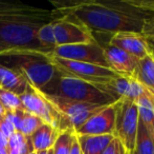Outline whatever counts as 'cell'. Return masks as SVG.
Instances as JSON below:
<instances>
[{
  "instance_id": "cell-5",
  "label": "cell",
  "mask_w": 154,
  "mask_h": 154,
  "mask_svg": "<svg viewBox=\"0 0 154 154\" xmlns=\"http://www.w3.org/2000/svg\"><path fill=\"white\" fill-rule=\"evenodd\" d=\"M42 94L60 117V131L70 129L75 132V130L83 126L93 114L105 107L71 100L64 97L54 96L44 93Z\"/></svg>"
},
{
  "instance_id": "cell-9",
  "label": "cell",
  "mask_w": 154,
  "mask_h": 154,
  "mask_svg": "<svg viewBox=\"0 0 154 154\" xmlns=\"http://www.w3.org/2000/svg\"><path fill=\"white\" fill-rule=\"evenodd\" d=\"M53 31L57 47L97 41L87 28L70 16H62L54 20Z\"/></svg>"
},
{
  "instance_id": "cell-15",
  "label": "cell",
  "mask_w": 154,
  "mask_h": 154,
  "mask_svg": "<svg viewBox=\"0 0 154 154\" xmlns=\"http://www.w3.org/2000/svg\"><path fill=\"white\" fill-rule=\"evenodd\" d=\"M27 84L29 82L21 73L0 64V89L20 96L25 92Z\"/></svg>"
},
{
  "instance_id": "cell-16",
  "label": "cell",
  "mask_w": 154,
  "mask_h": 154,
  "mask_svg": "<svg viewBox=\"0 0 154 154\" xmlns=\"http://www.w3.org/2000/svg\"><path fill=\"white\" fill-rule=\"evenodd\" d=\"M60 130L47 123H43L31 136V142L35 152H41L53 149L56 139L60 134Z\"/></svg>"
},
{
  "instance_id": "cell-21",
  "label": "cell",
  "mask_w": 154,
  "mask_h": 154,
  "mask_svg": "<svg viewBox=\"0 0 154 154\" xmlns=\"http://www.w3.org/2000/svg\"><path fill=\"white\" fill-rule=\"evenodd\" d=\"M37 40H38V43L41 47V49L46 53L51 54L55 50L57 45H56L55 36H54L53 31V21H51V22H48L47 25H43L42 28L39 29L38 33H37Z\"/></svg>"
},
{
  "instance_id": "cell-4",
  "label": "cell",
  "mask_w": 154,
  "mask_h": 154,
  "mask_svg": "<svg viewBox=\"0 0 154 154\" xmlns=\"http://www.w3.org/2000/svg\"><path fill=\"white\" fill-rule=\"evenodd\" d=\"M40 92L54 96L64 97L71 100L100 106H108L116 103L111 96L101 91L94 84H90L78 78L62 76L60 73Z\"/></svg>"
},
{
  "instance_id": "cell-13",
  "label": "cell",
  "mask_w": 154,
  "mask_h": 154,
  "mask_svg": "<svg viewBox=\"0 0 154 154\" xmlns=\"http://www.w3.org/2000/svg\"><path fill=\"white\" fill-rule=\"evenodd\" d=\"M108 44L122 50L137 60L146 57L152 52L147 39L140 33L133 32H121L112 34Z\"/></svg>"
},
{
  "instance_id": "cell-12",
  "label": "cell",
  "mask_w": 154,
  "mask_h": 154,
  "mask_svg": "<svg viewBox=\"0 0 154 154\" xmlns=\"http://www.w3.org/2000/svg\"><path fill=\"white\" fill-rule=\"evenodd\" d=\"M116 126V103L105 106L75 130L77 135H114Z\"/></svg>"
},
{
  "instance_id": "cell-17",
  "label": "cell",
  "mask_w": 154,
  "mask_h": 154,
  "mask_svg": "<svg viewBox=\"0 0 154 154\" xmlns=\"http://www.w3.org/2000/svg\"><path fill=\"white\" fill-rule=\"evenodd\" d=\"M132 77L135 78L149 92L154 93V56L151 54L137 60Z\"/></svg>"
},
{
  "instance_id": "cell-20",
  "label": "cell",
  "mask_w": 154,
  "mask_h": 154,
  "mask_svg": "<svg viewBox=\"0 0 154 154\" xmlns=\"http://www.w3.org/2000/svg\"><path fill=\"white\" fill-rule=\"evenodd\" d=\"M132 154H154V137L140 119Z\"/></svg>"
},
{
  "instance_id": "cell-28",
  "label": "cell",
  "mask_w": 154,
  "mask_h": 154,
  "mask_svg": "<svg viewBox=\"0 0 154 154\" xmlns=\"http://www.w3.org/2000/svg\"><path fill=\"white\" fill-rule=\"evenodd\" d=\"M8 154H29L31 152H34V148L31 142V137H27L25 142L17 146L16 148L8 151Z\"/></svg>"
},
{
  "instance_id": "cell-19",
  "label": "cell",
  "mask_w": 154,
  "mask_h": 154,
  "mask_svg": "<svg viewBox=\"0 0 154 154\" xmlns=\"http://www.w3.org/2000/svg\"><path fill=\"white\" fill-rule=\"evenodd\" d=\"M138 118L154 137V101L152 94L146 89V93L135 100Z\"/></svg>"
},
{
  "instance_id": "cell-29",
  "label": "cell",
  "mask_w": 154,
  "mask_h": 154,
  "mask_svg": "<svg viewBox=\"0 0 154 154\" xmlns=\"http://www.w3.org/2000/svg\"><path fill=\"white\" fill-rule=\"evenodd\" d=\"M0 131H1V133L4 135V137H5L6 139H8V138L12 136V134L15 132V129L12 126V123L8 120H6L3 117V118L0 120Z\"/></svg>"
},
{
  "instance_id": "cell-6",
  "label": "cell",
  "mask_w": 154,
  "mask_h": 154,
  "mask_svg": "<svg viewBox=\"0 0 154 154\" xmlns=\"http://www.w3.org/2000/svg\"><path fill=\"white\" fill-rule=\"evenodd\" d=\"M48 57L62 76L78 78L90 84H104L119 76L111 69L105 67L62 59L51 54H48Z\"/></svg>"
},
{
  "instance_id": "cell-31",
  "label": "cell",
  "mask_w": 154,
  "mask_h": 154,
  "mask_svg": "<svg viewBox=\"0 0 154 154\" xmlns=\"http://www.w3.org/2000/svg\"><path fill=\"white\" fill-rule=\"evenodd\" d=\"M6 146H8V139L0 131V148H6Z\"/></svg>"
},
{
  "instance_id": "cell-22",
  "label": "cell",
  "mask_w": 154,
  "mask_h": 154,
  "mask_svg": "<svg viewBox=\"0 0 154 154\" xmlns=\"http://www.w3.org/2000/svg\"><path fill=\"white\" fill-rule=\"evenodd\" d=\"M75 135V131L70 129L63 130L60 132L53 147V154H69Z\"/></svg>"
},
{
  "instance_id": "cell-32",
  "label": "cell",
  "mask_w": 154,
  "mask_h": 154,
  "mask_svg": "<svg viewBox=\"0 0 154 154\" xmlns=\"http://www.w3.org/2000/svg\"><path fill=\"white\" fill-rule=\"evenodd\" d=\"M5 113H6V111H5V109L3 108V106L0 103V120H1L2 118L4 117V115H5Z\"/></svg>"
},
{
  "instance_id": "cell-7",
  "label": "cell",
  "mask_w": 154,
  "mask_h": 154,
  "mask_svg": "<svg viewBox=\"0 0 154 154\" xmlns=\"http://www.w3.org/2000/svg\"><path fill=\"white\" fill-rule=\"evenodd\" d=\"M138 119L135 101L126 98L116 101L114 136L122 143L129 154H132L135 145Z\"/></svg>"
},
{
  "instance_id": "cell-37",
  "label": "cell",
  "mask_w": 154,
  "mask_h": 154,
  "mask_svg": "<svg viewBox=\"0 0 154 154\" xmlns=\"http://www.w3.org/2000/svg\"><path fill=\"white\" fill-rule=\"evenodd\" d=\"M150 93H151V92H150ZM152 94H153V95H154V93H152Z\"/></svg>"
},
{
  "instance_id": "cell-36",
  "label": "cell",
  "mask_w": 154,
  "mask_h": 154,
  "mask_svg": "<svg viewBox=\"0 0 154 154\" xmlns=\"http://www.w3.org/2000/svg\"><path fill=\"white\" fill-rule=\"evenodd\" d=\"M29 154H37V152H35V151H34V152H31Z\"/></svg>"
},
{
  "instance_id": "cell-10",
  "label": "cell",
  "mask_w": 154,
  "mask_h": 154,
  "mask_svg": "<svg viewBox=\"0 0 154 154\" xmlns=\"http://www.w3.org/2000/svg\"><path fill=\"white\" fill-rule=\"evenodd\" d=\"M20 100L25 112L39 117L44 123L60 130V117L39 90L27 84L26 90L20 95Z\"/></svg>"
},
{
  "instance_id": "cell-3",
  "label": "cell",
  "mask_w": 154,
  "mask_h": 154,
  "mask_svg": "<svg viewBox=\"0 0 154 154\" xmlns=\"http://www.w3.org/2000/svg\"><path fill=\"white\" fill-rule=\"evenodd\" d=\"M0 64L18 71L31 86L39 91H42L59 75L48 54L40 52L23 51L4 54L0 56Z\"/></svg>"
},
{
  "instance_id": "cell-33",
  "label": "cell",
  "mask_w": 154,
  "mask_h": 154,
  "mask_svg": "<svg viewBox=\"0 0 154 154\" xmlns=\"http://www.w3.org/2000/svg\"><path fill=\"white\" fill-rule=\"evenodd\" d=\"M37 154H53V149H49L46 151H41V152H37Z\"/></svg>"
},
{
  "instance_id": "cell-34",
  "label": "cell",
  "mask_w": 154,
  "mask_h": 154,
  "mask_svg": "<svg viewBox=\"0 0 154 154\" xmlns=\"http://www.w3.org/2000/svg\"><path fill=\"white\" fill-rule=\"evenodd\" d=\"M0 154H8L6 148H0Z\"/></svg>"
},
{
  "instance_id": "cell-18",
  "label": "cell",
  "mask_w": 154,
  "mask_h": 154,
  "mask_svg": "<svg viewBox=\"0 0 154 154\" xmlns=\"http://www.w3.org/2000/svg\"><path fill=\"white\" fill-rule=\"evenodd\" d=\"M77 135V134H75ZM112 134L106 135H77L82 154H103L113 138Z\"/></svg>"
},
{
  "instance_id": "cell-11",
  "label": "cell",
  "mask_w": 154,
  "mask_h": 154,
  "mask_svg": "<svg viewBox=\"0 0 154 154\" xmlns=\"http://www.w3.org/2000/svg\"><path fill=\"white\" fill-rule=\"evenodd\" d=\"M104 93L111 96L116 101L121 98H126L135 101L146 93V88L142 86L132 76H122L109 80L104 84H94Z\"/></svg>"
},
{
  "instance_id": "cell-26",
  "label": "cell",
  "mask_w": 154,
  "mask_h": 154,
  "mask_svg": "<svg viewBox=\"0 0 154 154\" xmlns=\"http://www.w3.org/2000/svg\"><path fill=\"white\" fill-rule=\"evenodd\" d=\"M140 34L147 39L151 49H154V17L146 22Z\"/></svg>"
},
{
  "instance_id": "cell-30",
  "label": "cell",
  "mask_w": 154,
  "mask_h": 154,
  "mask_svg": "<svg viewBox=\"0 0 154 154\" xmlns=\"http://www.w3.org/2000/svg\"><path fill=\"white\" fill-rule=\"evenodd\" d=\"M69 154H82L81 149H80V146H79V143H78V139H77V135H75V138H73V142H72V146H71Z\"/></svg>"
},
{
  "instance_id": "cell-8",
  "label": "cell",
  "mask_w": 154,
  "mask_h": 154,
  "mask_svg": "<svg viewBox=\"0 0 154 154\" xmlns=\"http://www.w3.org/2000/svg\"><path fill=\"white\" fill-rule=\"evenodd\" d=\"M51 55L71 61L85 62L109 68L104 54V48L97 41L56 47Z\"/></svg>"
},
{
  "instance_id": "cell-27",
  "label": "cell",
  "mask_w": 154,
  "mask_h": 154,
  "mask_svg": "<svg viewBox=\"0 0 154 154\" xmlns=\"http://www.w3.org/2000/svg\"><path fill=\"white\" fill-rule=\"evenodd\" d=\"M25 111H16V112H6L4 118L6 120H8L12 126L14 127L15 131H19L20 130V125H21V120H22L23 114Z\"/></svg>"
},
{
  "instance_id": "cell-1",
  "label": "cell",
  "mask_w": 154,
  "mask_h": 154,
  "mask_svg": "<svg viewBox=\"0 0 154 154\" xmlns=\"http://www.w3.org/2000/svg\"><path fill=\"white\" fill-rule=\"evenodd\" d=\"M61 16H70L90 32L116 34L142 33L154 17V0H87L51 1Z\"/></svg>"
},
{
  "instance_id": "cell-24",
  "label": "cell",
  "mask_w": 154,
  "mask_h": 154,
  "mask_svg": "<svg viewBox=\"0 0 154 154\" xmlns=\"http://www.w3.org/2000/svg\"><path fill=\"white\" fill-rule=\"evenodd\" d=\"M43 123H44L39 117L32 115L31 113H27V112H24L22 120H21L19 132H21L23 135L27 136V137H31L32 134H34V132L37 129H39Z\"/></svg>"
},
{
  "instance_id": "cell-23",
  "label": "cell",
  "mask_w": 154,
  "mask_h": 154,
  "mask_svg": "<svg viewBox=\"0 0 154 154\" xmlns=\"http://www.w3.org/2000/svg\"><path fill=\"white\" fill-rule=\"evenodd\" d=\"M0 103L3 106L6 112L24 111L20 97L10 91L0 89Z\"/></svg>"
},
{
  "instance_id": "cell-2",
  "label": "cell",
  "mask_w": 154,
  "mask_h": 154,
  "mask_svg": "<svg viewBox=\"0 0 154 154\" xmlns=\"http://www.w3.org/2000/svg\"><path fill=\"white\" fill-rule=\"evenodd\" d=\"M60 17L56 10L0 0V56L23 51L48 54L39 45L37 33Z\"/></svg>"
},
{
  "instance_id": "cell-14",
  "label": "cell",
  "mask_w": 154,
  "mask_h": 154,
  "mask_svg": "<svg viewBox=\"0 0 154 154\" xmlns=\"http://www.w3.org/2000/svg\"><path fill=\"white\" fill-rule=\"evenodd\" d=\"M103 48L109 69L122 76H132L137 59L111 44H107Z\"/></svg>"
},
{
  "instance_id": "cell-35",
  "label": "cell",
  "mask_w": 154,
  "mask_h": 154,
  "mask_svg": "<svg viewBox=\"0 0 154 154\" xmlns=\"http://www.w3.org/2000/svg\"><path fill=\"white\" fill-rule=\"evenodd\" d=\"M151 51H152V55L154 56V49H151Z\"/></svg>"
},
{
  "instance_id": "cell-25",
  "label": "cell",
  "mask_w": 154,
  "mask_h": 154,
  "mask_svg": "<svg viewBox=\"0 0 154 154\" xmlns=\"http://www.w3.org/2000/svg\"><path fill=\"white\" fill-rule=\"evenodd\" d=\"M103 154H129L126 148L123 146V144L114 137L113 139L110 142V144L107 146V148L104 150Z\"/></svg>"
}]
</instances>
